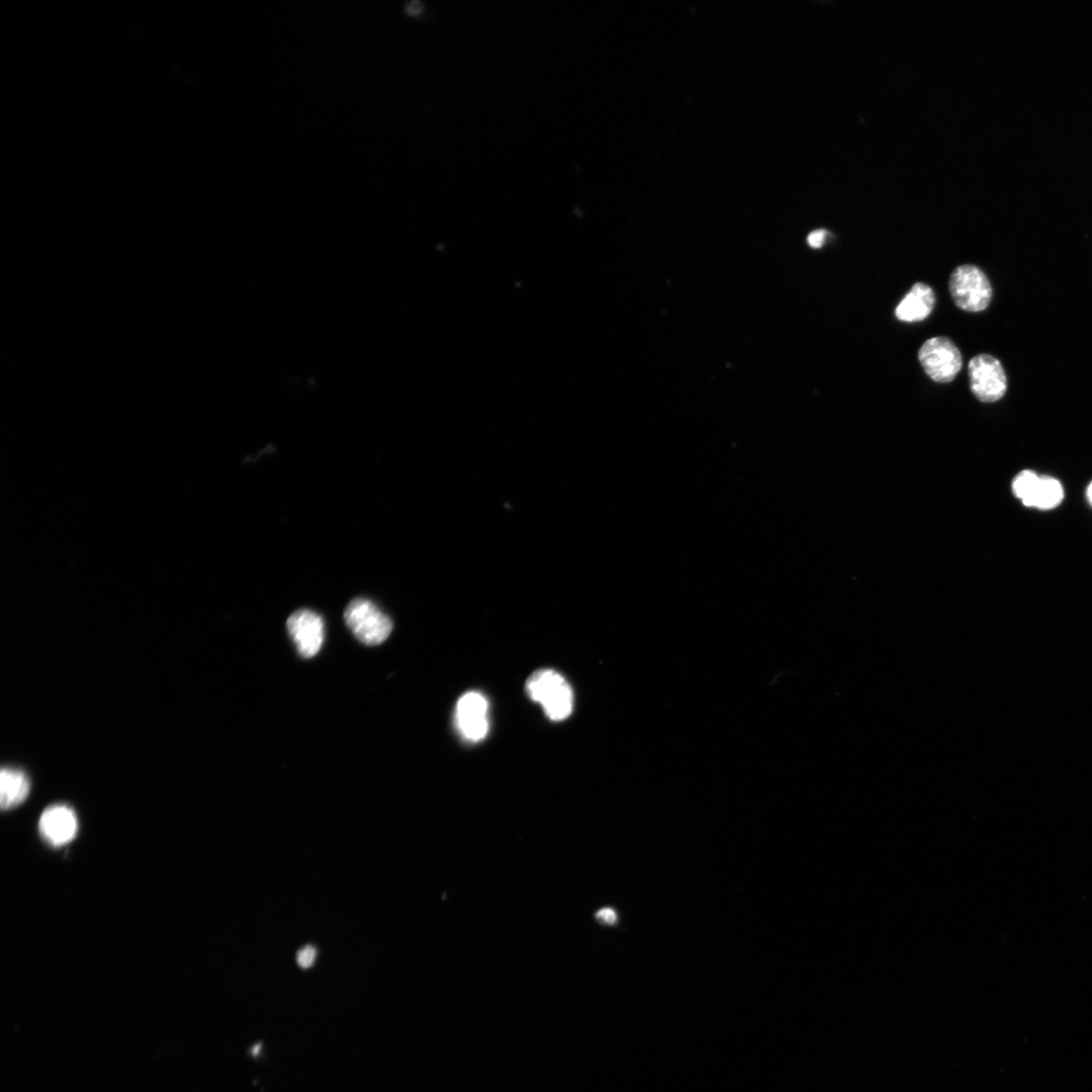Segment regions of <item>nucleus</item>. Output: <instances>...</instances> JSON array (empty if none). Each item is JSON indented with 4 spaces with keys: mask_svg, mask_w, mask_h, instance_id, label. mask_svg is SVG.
Returning a JSON list of instances; mask_svg holds the SVG:
<instances>
[{
    "mask_svg": "<svg viewBox=\"0 0 1092 1092\" xmlns=\"http://www.w3.org/2000/svg\"><path fill=\"white\" fill-rule=\"evenodd\" d=\"M455 722L462 736L479 743L489 731V703L484 695L472 691L461 697L455 710Z\"/></svg>",
    "mask_w": 1092,
    "mask_h": 1092,
    "instance_id": "7",
    "label": "nucleus"
},
{
    "mask_svg": "<svg viewBox=\"0 0 1092 1092\" xmlns=\"http://www.w3.org/2000/svg\"><path fill=\"white\" fill-rule=\"evenodd\" d=\"M1063 497L1062 484L1055 479L1043 477L1037 488L1033 507L1042 510L1054 509L1062 504Z\"/></svg>",
    "mask_w": 1092,
    "mask_h": 1092,
    "instance_id": "11",
    "label": "nucleus"
},
{
    "mask_svg": "<svg viewBox=\"0 0 1092 1092\" xmlns=\"http://www.w3.org/2000/svg\"><path fill=\"white\" fill-rule=\"evenodd\" d=\"M919 360L927 374L940 383L952 381L963 366L960 350L947 337L926 341L919 351Z\"/></svg>",
    "mask_w": 1092,
    "mask_h": 1092,
    "instance_id": "4",
    "label": "nucleus"
},
{
    "mask_svg": "<svg viewBox=\"0 0 1092 1092\" xmlns=\"http://www.w3.org/2000/svg\"><path fill=\"white\" fill-rule=\"evenodd\" d=\"M1087 497H1088L1089 502L1092 504V483L1090 484V486L1087 489Z\"/></svg>",
    "mask_w": 1092,
    "mask_h": 1092,
    "instance_id": "17",
    "label": "nucleus"
},
{
    "mask_svg": "<svg viewBox=\"0 0 1092 1092\" xmlns=\"http://www.w3.org/2000/svg\"><path fill=\"white\" fill-rule=\"evenodd\" d=\"M421 9H422V5L419 2H413L408 7V11L413 15L418 14L421 11Z\"/></svg>",
    "mask_w": 1092,
    "mask_h": 1092,
    "instance_id": "16",
    "label": "nucleus"
},
{
    "mask_svg": "<svg viewBox=\"0 0 1092 1092\" xmlns=\"http://www.w3.org/2000/svg\"><path fill=\"white\" fill-rule=\"evenodd\" d=\"M287 627L301 657L311 659L318 655L325 639V624L319 614L298 610L288 619Z\"/></svg>",
    "mask_w": 1092,
    "mask_h": 1092,
    "instance_id": "6",
    "label": "nucleus"
},
{
    "mask_svg": "<svg viewBox=\"0 0 1092 1092\" xmlns=\"http://www.w3.org/2000/svg\"><path fill=\"white\" fill-rule=\"evenodd\" d=\"M948 288L956 306L966 312L984 311L993 298L988 276L974 265L957 267L950 274Z\"/></svg>",
    "mask_w": 1092,
    "mask_h": 1092,
    "instance_id": "3",
    "label": "nucleus"
},
{
    "mask_svg": "<svg viewBox=\"0 0 1092 1092\" xmlns=\"http://www.w3.org/2000/svg\"><path fill=\"white\" fill-rule=\"evenodd\" d=\"M827 236H828V231L827 230H825V229L816 230V231H814V232H812L808 235L807 243L810 246V248H812L814 250H820L825 245L826 240H827Z\"/></svg>",
    "mask_w": 1092,
    "mask_h": 1092,
    "instance_id": "14",
    "label": "nucleus"
},
{
    "mask_svg": "<svg viewBox=\"0 0 1092 1092\" xmlns=\"http://www.w3.org/2000/svg\"><path fill=\"white\" fill-rule=\"evenodd\" d=\"M40 833L54 847L72 841L79 830L74 810L66 805H54L45 810L40 819Z\"/></svg>",
    "mask_w": 1092,
    "mask_h": 1092,
    "instance_id": "8",
    "label": "nucleus"
},
{
    "mask_svg": "<svg viewBox=\"0 0 1092 1092\" xmlns=\"http://www.w3.org/2000/svg\"><path fill=\"white\" fill-rule=\"evenodd\" d=\"M933 290L923 283L915 284L895 310L896 318L905 323L922 322L935 307Z\"/></svg>",
    "mask_w": 1092,
    "mask_h": 1092,
    "instance_id": "9",
    "label": "nucleus"
},
{
    "mask_svg": "<svg viewBox=\"0 0 1092 1092\" xmlns=\"http://www.w3.org/2000/svg\"><path fill=\"white\" fill-rule=\"evenodd\" d=\"M344 619L354 636L370 647L381 645L393 630L390 617L366 598L352 601L346 607Z\"/></svg>",
    "mask_w": 1092,
    "mask_h": 1092,
    "instance_id": "2",
    "label": "nucleus"
},
{
    "mask_svg": "<svg viewBox=\"0 0 1092 1092\" xmlns=\"http://www.w3.org/2000/svg\"><path fill=\"white\" fill-rule=\"evenodd\" d=\"M596 918L599 922H602L605 925H610V926L614 925L617 921L616 912L612 908H608V907L607 908H603L602 910H599L596 914Z\"/></svg>",
    "mask_w": 1092,
    "mask_h": 1092,
    "instance_id": "15",
    "label": "nucleus"
},
{
    "mask_svg": "<svg viewBox=\"0 0 1092 1092\" xmlns=\"http://www.w3.org/2000/svg\"><path fill=\"white\" fill-rule=\"evenodd\" d=\"M1040 479L1034 472L1024 471L1013 481V494L1027 507H1033Z\"/></svg>",
    "mask_w": 1092,
    "mask_h": 1092,
    "instance_id": "12",
    "label": "nucleus"
},
{
    "mask_svg": "<svg viewBox=\"0 0 1092 1092\" xmlns=\"http://www.w3.org/2000/svg\"><path fill=\"white\" fill-rule=\"evenodd\" d=\"M526 691L535 702L541 704L550 720H565L573 713V690L567 680L555 671L541 670L534 673L526 683Z\"/></svg>",
    "mask_w": 1092,
    "mask_h": 1092,
    "instance_id": "1",
    "label": "nucleus"
},
{
    "mask_svg": "<svg viewBox=\"0 0 1092 1092\" xmlns=\"http://www.w3.org/2000/svg\"><path fill=\"white\" fill-rule=\"evenodd\" d=\"M971 391L982 403H995L1003 399L1007 389L1005 370L996 358L980 355L971 360L968 368Z\"/></svg>",
    "mask_w": 1092,
    "mask_h": 1092,
    "instance_id": "5",
    "label": "nucleus"
},
{
    "mask_svg": "<svg viewBox=\"0 0 1092 1092\" xmlns=\"http://www.w3.org/2000/svg\"><path fill=\"white\" fill-rule=\"evenodd\" d=\"M316 956V950L312 946L303 948L297 956L298 964L303 969H308L313 966Z\"/></svg>",
    "mask_w": 1092,
    "mask_h": 1092,
    "instance_id": "13",
    "label": "nucleus"
},
{
    "mask_svg": "<svg viewBox=\"0 0 1092 1092\" xmlns=\"http://www.w3.org/2000/svg\"><path fill=\"white\" fill-rule=\"evenodd\" d=\"M27 775L18 769L4 768L0 775V805L4 810L18 806L29 793Z\"/></svg>",
    "mask_w": 1092,
    "mask_h": 1092,
    "instance_id": "10",
    "label": "nucleus"
}]
</instances>
